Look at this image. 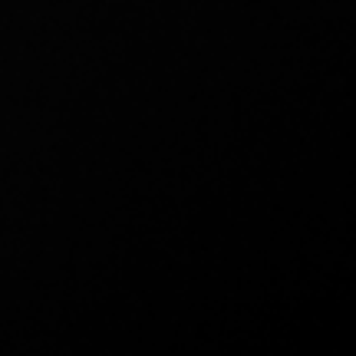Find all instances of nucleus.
I'll list each match as a JSON object with an SVG mask.
<instances>
[]
</instances>
